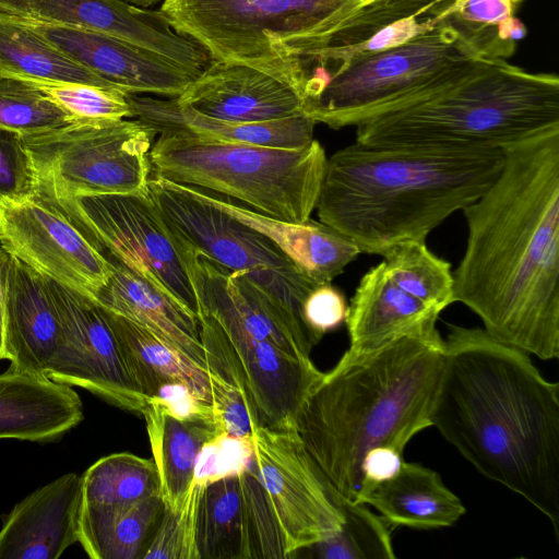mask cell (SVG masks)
<instances>
[{
    "label": "cell",
    "instance_id": "3",
    "mask_svg": "<svg viewBox=\"0 0 559 559\" xmlns=\"http://www.w3.org/2000/svg\"><path fill=\"white\" fill-rule=\"evenodd\" d=\"M444 340L406 336L358 357L342 356L302 402L295 431L328 484L357 502L361 462L376 447L403 453L431 427Z\"/></svg>",
    "mask_w": 559,
    "mask_h": 559
},
{
    "label": "cell",
    "instance_id": "39",
    "mask_svg": "<svg viewBox=\"0 0 559 559\" xmlns=\"http://www.w3.org/2000/svg\"><path fill=\"white\" fill-rule=\"evenodd\" d=\"M38 179L22 134L0 127V202L37 197Z\"/></svg>",
    "mask_w": 559,
    "mask_h": 559
},
{
    "label": "cell",
    "instance_id": "15",
    "mask_svg": "<svg viewBox=\"0 0 559 559\" xmlns=\"http://www.w3.org/2000/svg\"><path fill=\"white\" fill-rule=\"evenodd\" d=\"M0 13L103 33L160 55L195 75L211 62L206 51L177 33L160 10L121 0H0Z\"/></svg>",
    "mask_w": 559,
    "mask_h": 559
},
{
    "label": "cell",
    "instance_id": "34",
    "mask_svg": "<svg viewBox=\"0 0 559 559\" xmlns=\"http://www.w3.org/2000/svg\"><path fill=\"white\" fill-rule=\"evenodd\" d=\"M382 257L392 281L411 296L441 311L455 302L451 264L432 253L426 241L399 242Z\"/></svg>",
    "mask_w": 559,
    "mask_h": 559
},
{
    "label": "cell",
    "instance_id": "10",
    "mask_svg": "<svg viewBox=\"0 0 559 559\" xmlns=\"http://www.w3.org/2000/svg\"><path fill=\"white\" fill-rule=\"evenodd\" d=\"M155 135L139 119H81L22 134L37 173L35 199L52 203L82 194L146 193Z\"/></svg>",
    "mask_w": 559,
    "mask_h": 559
},
{
    "label": "cell",
    "instance_id": "19",
    "mask_svg": "<svg viewBox=\"0 0 559 559\" xmlns=\"http://www.w3.org/2000/svg\"><path fill=\"white\" fill-rule=\"evenodd\" d=\"M82 476L64 474L33 491L7 515L0 559H57L79 542Z\"/></svg>",
    "mask_w": 559,
    "mask_h": 559
},
{
    "label": "cell",
    "instance_id": "2",
    "mask_svg": "<svg viewBox=\"0 0 559 559\" xmlns=\"http://www.w3.org/2000/svg\"><path fill=\"white\" fill-rule=\"evenodd\" d=\"M431 427L542 512L559 538V383L527 353L484 329L449 324Z\"/></svg>",
    "mask_w": 559,
    "mask_h": 559
},
{
    "label": "cell",
    "instance_id": "33",
    "mask_svg": "<svg viewBox=\"0 0 559 559\" xmlns=\"http://www.w3.org/2000/svg\"><path fill=\"white\" fill-rule=\"evenodd\" d=\"M160 495L153 459L114 453L97 460L82 475V503L128 506Z\"/></svg>",
    "mask_w": 559,
    "mask_h": 559
},
{
    "label": "cell",
    "instance_id": "8",
    "mask_svg": "<svg viewBox=\"0 0 559 559\" xmlns=\"http://www.w3.org/2000/svg\"><path fill=\"white\" fill-rule=\"evenodd\" d=\"M251 441L239 473L250 559L292 558L337 532L343 514L296 431L252 425Z\"/></svg>",
    "mask_w": 559,
    "mask_h": 559
},
{
    "label": "cell",
    "instance_id": "26",
    "mask_svg": "<svg viewBox=\"0 0 559 559\" xmlns=\"http://www.w3.org/2000/svg\"><path fill=\"white\" fill-rule=\"evenodd\" d=\"M126 367L147 403L168 385H183L212 406L206 369L136 322L102 306Z\"/></svg>",
    "mask_w": 559,
    "mask_h": 559
},
{
    "label": "cell",
    "instance_id": "41",
    "mask_svg": "<svg viewBox=\"0 0 559 559\" xmlns=\"http://www.w3.org/2000/svg\"><path fill=\"white\" fill-rule=\"evenodd\" d=\"M347 301L332 283L316 286L302 304L307 326L321 340L323 335L345 323Z\"/></svg>",
    "mask_w": 559,
    "mask_h": 559
},
{
    "label": "cell",
    "instance_id": "25",
    "mask_svg": "<svg viewBox=\"0 0 559 559\" xmlns=\"http://www.w3.org/2000/svg\"><path fill=\"white\" fill-rule=\"evenodd\" d=\"M357 502L374 507L391 526L418 530L453 526L466 512L437 472L405 461L393 477L362 488Z\"/></svg>",
    "mask_w": 559,
    "mask_h": 559
},
{
    "label": "cell",
    "instance_id": "28",
    "mask_svg": "<svg viewBox=\"0 0 559 559\" xmlns=\"http://www.w3.org/2000/svg\"><path fill=\"white\" fill-rule=\"evenodd\" d=\"M164 508L160 495L128 506L82 503L79 542L93 559H143Z\"/></svg>",
    "mask_w": 559,
    "mask_h": 559
},
{
    "label": "cell",
    "instance_id": "7",
    "mask_svg": "<svg viewBox=\"0 0 559 559\" xmlns=\"http://www.w3.org/2000/svg\"><path fill=\"white\" fill-rule=\"evenodd\" d=\"M150 152L152 173L236 199L261 214L305 223L316 210L328 156L319 141L277 148L162 131Z\"/></svg>",
    "mask_w": 559,
    "mask_h": 559
},
{
    "label": "cell",
    "instance_id": "46",
    "mask_svg": "<svg viewBox=\"0 0 559 559\" xmlns=\"http://www.w3.org/2000/svg\"><path fill=\"white\" fill-rule=\"evenodd\" d=\"M362 3L365 4H369V3H373L376 1H379V0H360Z\"/></svg>",
    "mask_w": 559,
    "mask_h": 559
},
{
    "label": "cell",
    "instance_id": "40",
    "mask_svg": "<svg viewBox=\"0 0 559 559\" xmlns=\"http://www.w3.org/2000/svg\"><path fill=\"white\" fill-rule=\"evenodd\" d=\"M252 454L251 438L217 435L202 448L194 472V480L209 484L224 476L240 473Z\"/></svg>",
    "mask_w": 559,
    "mask_h": 559
},
{
    "label": "cell",
    "instance_id": "5",
    "mask_svg": "<svg viewBox=\"0 0 559 559\" xmlns=\"http://www.w3.org/2000/svg\"><path fill=\"white\" fill-rule=\"evenodd\" d=\"M355 127L370 145L502 150L559 127V78L476 56Z\"/></svg>",
    "mask_w": 559,
    "mask_h": 559
},
{
    "label": "cell",
    "instance_id": "22",
    "mask_svg": "<svg viewBox=\"0 0 559 559\" xmlns=\"http://www.w3.org/2000/svg\"><path fill=\"white\" fill-rule=\"evenodd\" d=\"M82 419L71 385L12 367L0 373V439L49 441Z\"/></svg>",
    "mask_w": 559,
    "mask_h": 559
},
{
    "label": "cell",
    "instance_id": "9",
    "mask_svg": "<svg viewBox=\"0 0 559 559\" xmlns=\"http://www.w3.org/2000/svg\"><path fill=\"white\" fill-rule=\"evenodd\" d=\"M476 56L483 55L457 28L442 21L403 45L333 73L305 75L299 87L302 112L332 129L355 127Z\"/></svg>",
    "mask_w": 559,
    "mask_h": 559
},
{
    "label": "cell",
    "instance_id": "24",
    "mask_svg": "<svg viewBox=\"0 0 559 559\" xmlns=\"http://www.w3.org/2000/svg\"><path fill=\"white\" fill-rule=\"evenodd\" d=\"M202 191L214 205L269 237L317 285L332 283L361 253L352 239L321 222L288 223Z\"/></svg>",
    "mask_w": 559,
    "mask_h": 559
},
{
    "label": "cell",
    "instance_id": "14",
    "mask_svg": "<svg viewBox=\"0 0 559 559\" xmlns=\"http://www.w3.org/2000/svg\"><path fill=\"white\" fill-rule=\"evenodd\" d=\"M0 245L41 275L92 298L111 273L107 259L84 233L38 199L0 202Z\"/></svg>",
    "mask_w": 559,
    "mask_h": 559
},
{
    "label": "cell",
    "instance_id": "29",
    "mask_svg": "<svg viewBox=\"0 0 559 559\" xmlns=\"http://www.w3.org/2000/svg\"><path fill=\"white\" fill-rule=\"evenodd\" d=\"M0 78L116 88L66 56L25 21L3 13H0Z\"/></svg>",
    "mask_w": 559,
    "mask_h": 559
},
{
    "label": "cell",
    "instance_id": "6",
    "mask_svg": "<svg viewBox=\"0 0 559 559\" xmlns=\"http://www.w3.org/2000/svg\"><path fill=\"white\" fill-rule=\"evenodd\" d=\"M365 5L360 0H163L160 11L211 60L261 70L298 93L304 58Z\"/></svg>",
    "mask_w": 559,
    "mask_h": 559
},
{
    "label": "cell",
    "instance_id": "42",
    "mask_svg": "<svg viewBox=\"0 0 559 559\" xmlns=\"http://www.w3.org/2000/svg\"><path fill=\"white\" fill-rule=\"evenodd\" d=\"M403 461V453L394 448L379 445L370 449L361 462V490L369 485L393 477L399 472Z\"/></svg>",
    "mask_w": 559,
    "mask_h": 559
},
{
    "label": "cell",
    "instance_id": "11",
    "mask_svg": "<svg viewBox=\"0 0 559 559\" xmlns=\"http://www.w3.org/2000/svg\"><path fill=\"white\" fill-rule=\"evenodd\" d=\"M147 193L174 236L247 276L304 321L302 304L318 285L269 237L214 205L199 188L153 175Z\"/></svg>",
    "mask_w": 559,
    "mask_h": 559
},
{
    "label": "cell",
    "instance_id": "38",
    "mask_svg": "<svg viewBox=\"0 0 559 559\" xmlns=\"http://www.w3.org/2000/svg\"><path fill=\"white\" fill-rule=\"evenodd\" d=\"M78 119L121 120L134 118L124 92L80 83H33Z\"/></svg>",
    "mask_w": 559,
    "mask_h": 559
},
{
    "label": "cell",
    "instance_id": "21",
    "mask_svg": "<svg viewBox=\"0 0 559 559\" xmlns=\"http://www.w3.org/2000/svg\"><path fill=\"white\" fill-rule=\"evenodd\" d=\"M133 117L162 131L183 132L203 140L277 148H300L313 140L316 122L305 114L262 122L212 118L180 104L176 97L128 95Z\"/></svg>",
    "mask_w": 559,
    "mask_h": 559
},
{
    "label": "cell",
    "instance_id": "18",
    "mask_svg": "<svg viewBox=\"0 0 559 559\" xmlns=\"http://www.w3.org/2000/svg\"><path fill=\"white\" fill-rule=\"evenodd\" d=\"M441 312L401 289L382 261L362 275L347 307L349 347L343 355L362 356L406 336H437Z\"/></svg>",
    "mask_w": 559,
    "mask_h": 559
},
{
    "label": "cell",
    "instance_id": "35",
    "mask_svg": "<svg viewBox=\"0 0 559 559\" xmlns=\"http://www.w3.org/2000/svg\"><path fill=\"white\" fill-rule=\"evenodd\" d=\"M524 0H439L436 11L441 21L457 28L479 50L491 59L510 56L498 40L501 26L516 15Z\"/></svg>",
    "mask_w": 559,
    "mask_h": 559
},
{
    "label": "cell",
    "instance_id": "32",
    "mask_svg": "<svg viewBox=\"0 0 559 559\" xmlns=\"http://www.w3.org/2000/svg\"><path fill=\"white\" fill-rule=\"evenodd\" d=\"M331 492L344 518L341 528L326 538L299 549L292 558H396L391 525L385 519L376 515L364 503L350 502L342 498L332 487Z\"/></svg>",
    "mask_w": 559,
    "mask_h": 559
},
{
    "label": "cell",
    "instance_id": "12",
    "mask_svg": "<svg viewBox=\"0 0 559 559\" xmlns=\"http://www.w3.org/2000/svg\"><path fill=\"white\" fill-rule=\"evenodd\" d=\"M45 203L69 217L104 257L118 260L198 316L173 235L147 192L82 194Z\"/></svg>",
    "mask_w": 559,
    "mask_h": 559
},
{
    "label": "cell",
    "instance_id": "20",
    "mask_svg": "<svg viewBox=\"0 0 559 559\" xmlns=\"http://www.w3.org/2000/svg\"><path fill=\"white\" fill-rule=\"evenodd\" d=\"M62 330L44 275L12 257L4 305V359L45 376Z\"/></svg>",
    "mask_w": 559,
    "mask_h": 559
},
{
    "label": "cell",
    "instance_id": "23",
    "mask_svg": "<svg viewBox=\"0 0 559 559\" xmlns=\"http://www.w3.org/2000/svg\"><path fill=\"white\" fill-rule=\"evenodd\" d=\"M105 258L111 273L93 298L100 306L142 325L206 369L198 316L118 260Z\"/></svg>",
    "mask_w": 559,
    "mask_h": 559
},
{
    "label": "cell",
    "instance_id": "13",
    "mask_svg": "<svg viewBox=\"0 0 559 559\" xmlns=\"http://www.w3.org/2000/svg\"><path fill=\"white\" fill-rule=\"evenodd\" d=\"M45 278L62 330L60 345L45 376L86 389L114 406L142 415L147 401L126 367L102 306L83 292Z\"/></svg>",
    "mask_w": 559,
    "mask_h": 559
},
{
    "label": "cell",
    "instance_id": "44",
    "mask_svg": "<svg viewBox=\"0 0 559 559\" xmlns=\"http://www.w3.org/2000/svg\"><path fill=\"white\" fill-rule=\"evenodd\" d=\"M123 2L140 7V8H151L153 5L163 2V0H121Z\"/></svg>",
    "mask_w": 559,
    "mask_h": 559
},
{
    "label": "cell",
    "instance_id": "30",
    "mask_svg": "<svg viewBox=\"0 0 559 559\" xmlns=\"http://www.w3.org/2000/svg\"><path fill=\"white\" fill-rule=\"evenodd\" d=\"M195 545L198 559H250L239 473L204 486L197 514Z\"/></svg>",
    "mask_w": 559,
    "mask_h": 559
},
{
    "label": "cell",
    "instance_id": "17",
    "mask_svg": "<svg viewBox=\"0 0 559 559\" xmlns=\"http://www.w3.org/2000/svg\"><path fill=\"white\" fill-rule=\"evenodd\" d=\"M198 112L233 122H262L304 114L299 94L251 67L213 61L176 97Z\"/></svg>",
    "mask_w": 559,
    "mask_h": 559
},
{
    "label": "cell",
    "instance_id": "27",
    "mask_svg": "<svg viewBox=\"0 0 559 559\" xmlns=\"http://www.w3.org/2000/svg\"><path fill=\"white\" fill-rule=\"evenodd\" d=\"M166 507L179 504L194 480L202 448L222 433L214 419L181 417L150 401L142 414Z\"/></svg>",
    "mask_w": 559,
    "mask_h": 559
},
{
    "label": "cell",
    "instance_id": "16",
    "mask_svg": "<svg viewBox=\"0 0 559 559\" xmlns=\"http://www.w3.org/2000/svg\"><path fill=\"white\" fill-rule=\"evenodd\" d=\"M25 22L66 56L129 95L178 97L198 76L160 55L103 33Z\"/></svg>",
    "mask_w": 559,
    "mask_h": 559
},
{
    "label": "cell",
    "instance_id": "37",
    "mask_svg": "<svg viewBox=\"0 0 559 559\" xmlns=\"http://www.w3.org/2000/svg\"><path fill=\"white\" fill-rule=\"evenodd\" d=\"M204 486L193 480L179 504L165 506L143 559H198L197 514Z\"/></svg>",
    "mask_w": 559,
    "mask_h": 559
},
{
    "label": "cell",
    "instance_id": "43",
    "mask_svg": "<svg viewBox=\"0 0 559 559\" xmlns=\"http://www.w3.org/2000/svg\"><path fill=\"white\" fill-rule=\"evenodd\" d=\"M12 255L0 246V359H4V305Z\"/></svg>",
    "mask_w": 559,
    "mask_h": 559
},
{
    "label": "cell",
    "instance_id": "31",
    "mask_svg": "<svg viewBox=\"0 0 559 559\" xmlns=\"http://www.w3.org/2000/svg\"><path fill=\"white\" fill-rule=\"evenodd\" d=\"M215 423L222 433L251 438L252 417L246 388L215 320L199 310Z\"/></svg>",
    "mask_w": 559,
    "mask_h": 559
},
{
    "label": "cell",
    "instance_id": "45",
    "mask_svg": "<svg viewBox=\"0 0 559 559\" xmlns=\"http://www.w3.org/2000/svg\"><path fill=\"white\" fill-rule=\"evenodd\" d=\"M412 1L420 3V4H426V3L432 2L435 0H412Z\"/></svg>",
    "mask_w": 559,
    "mask_h": 559
},
{
    "label": "cell",
    "instance_id": "36",
    "mask_svg": "<svg viewBox=\"0 0 559 559\" xmlns=\"http://www.w3.org/2000/svg\"><path fill=\"white\" fill-rule=\"evenodd\" d=\"M78 120L81 119L66 111L34 84L0 78V127L31 134Z\"/></svg>",
    "mask_w": 559,
    "mask_h": 559
},
{
    "label": "cell",
    "instance_id": "1",
    "mask_svg": "<svg viewBox=\"0 0 559 559\" xmlns=\"http://www.w3.org/2000/svg\"><path fill=\"white\" fill-rule=\"evenodd\" d=\"M502 168L462 210L467 242L454 299L497 341L559 356V127L502 148Z\"/></svg>",
    "mask_w": 559,
    "mask_h": 559
},
{
    "label": "cell",
    "instance_id": "4",
    "mask_svg": "<svg viewBox=\"0 0 559 559\" xmlns=\"http://www.w3.org/2000/svg\"><path fill=\"white\" fill-rule=\"evenodd\" d=\"M500 148L380 146L355 142L326 159L319 222L361 253L426 241L451 214L477 200L499 175Z\"/></svg>",
    "mask_w": 559,
    "mask_h": 559
}]
</instances>
